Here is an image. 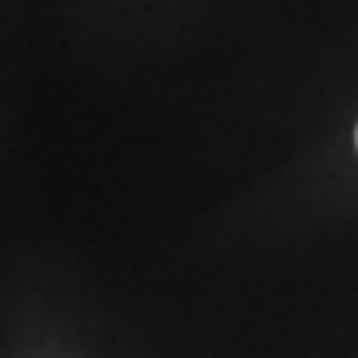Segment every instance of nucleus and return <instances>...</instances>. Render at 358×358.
Masks as SVG:
<instances>
[{"mask_svg":"<svg viewBox=\"0 0 358 358\" xmlns=\"http://www.w3.org/2000/svg\"><path fill=\"white\" fill-rule=\"evenodd\" d=\"M355 143H358V139H355Z\"/></svg>","mask_w":358,"mask_h":358,"instance_id":"nucleus-1","label":"nucleus"}]
</instances>
